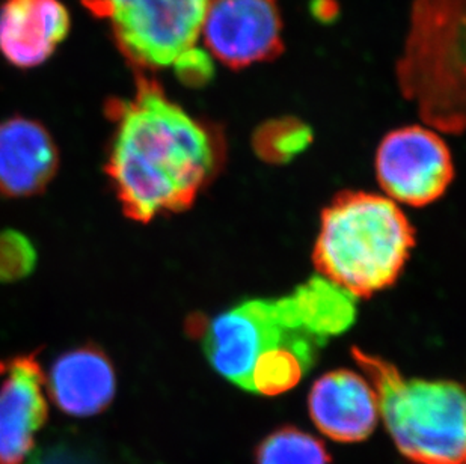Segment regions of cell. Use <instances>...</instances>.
I'll return each mask as SVG.
<instances>
[{"mask_svg":"<svg viewBox=\"0 0 466 464\" xmlns=\"http://www.w3.org/2000/svg\"><path fill=\"white\" fill-rule=\"evenodd\" d=\"M357 317L358 298L316 275L282 298H249L220 312L204 326L201 344L225 380L275 397L298 386Z\"/></svg>","mask_w":466,"mask_h":464,"instance_id":"1","label":"cell"},{"mask_svg":"<svg viewBox=\"0 0 466 464\" xmlns=\"http://www.w3.org/2000/svg\"><path fill=\"white\" fill-rule=\"evenodd\" d=\"M106 115L114 124L106 176L124 215L147 224L187 210L218 163L208 128L139 71L133 96L107 101Z\"/></svg>","mask_w":466,"mask_h":464,"instance_id":"2","label":"cell"},{"mask_svg":"<svg viewBox=\"0 0 466 464\" xmlns=\"http://www.w3.org/2000/svg\"><path fill=\"white\" fill-rule=\"evenodd\" d=\"M414 246V228L396 202L346 192L321 213L312 259L320 277L369 298L399 279Z\"/></svg>","mask_w":466,"mask_h":464,"instance_id":"3","label":"cell"},{"mask_svg":"<svg viewBox=\"0 0 466 464\" xmlns=\"http://www.w3.org/2000/svg\"><path fill=\"white\" fill-rule=\"evenodd\" d=\"M378 397L392 442L414 464H465V392L453 380L408 378L396 365L352 348Z\"/></svg>","mask_w":466,"mask_h":464,"instance_id":"4","label":"cell"},{"mask_svg":"<svg viewBox=\"0 0 466 464\" xmlns=\"http://www.w3.org/2000/svg\"><path fill=\"white\" fill-rule=\"evenodd\" d=\"M465 15L466 0H415L397 64L403 96L445 133H461L465 124Z\"/></svg>","mask_w":466,"mask_h":464,"instance_id":"5","label":"cell"},{"mask_svg":"<svg viewBox=\"0 0 466 464\" xmlns=\"http://www.w3.org/2000/svg\"><path fill=\"white\" fill-rule=\"evenodd\" d=\"M109 23L116 47L137 70L180 68L197 50L208 0H80Z\"/></svg>","mask_w":466,"mask_h":464,"instance_id":"6","label":"cell"},{"mask_svg":"<svg viewBox=\"0 0 466 464\" xmlns=\"http://www.w3.org/2000/svg\"><path fill=\"white\" fill-rule=\"evenodd\" d=\"M376 174L390 199L424 207L440 199L451 185L453 158L438 133L410 126L383 137L376 154Z\"/></svg>","mask_w":466,"mask_h":464,"instance_id":"7","label":"cell"},{"mask_svg":"<svg viewBox=\"0 0 466 464\" xmlns=\"http://www.w3.org/2000/svg\"><path fill=\"white\" fill-rule=\"evenodd\" d=\"M277 0H208L201 35L211 56L240 70L284 52Z\"/></svg>","mask_w":466,"mask_h":464,"instance_id":"8","label":"cell"},{"mask_svg":"<svg viewBox=\"0 0 466 464\" xmlns=\"http://www.w3.org/2000/svg\"><path fill=\"white\" fill-rule=\"evenodd\" d=\"M0 464H23L49 418L36 353L0 360Z\"/></svg>","mask_w":466,"mask_h":464,"instance_id":"9","label":"cell"},{"mask_svg":"<svg viewBox=\"0 0 466 464\" xmlns=\"http://www.w3.org/2000/svg\"><path fill=\"white\" fill-rule=\"evenodd\" d=\"M312 422L335 442H362L378 427V397L369 380L350 369L326 372L309 395Z\"/></svg>","mask_w":466,"mask_h":464,"instance_id":"10","label":"cell"},{"mask_svg":"<svg viewBox=\"0 0 466 464\" xmlns=\"http://www.w3.org/2000/svg\"><path fill=\"white\" fill-rule=\"evenodd\" d=\"M59 148L36 119L11 116L0 123V195L31 197L45 192L59 169Z\"/></svg>","mask_w":466,"mask_h":464,"instance_id":"11","label":"cell"},{"mask_svg":"<svg viewBox=\"0 0 466 464\" xmlns=\"http://www.w3.org/2000/svg\"><path fill=\"white\" fill-rule=\"evenodd\" d=\"M70 29V11L61 0H5L0 55L22 70L35 68L49 61Z\"/></svg>","mask_w":466,"mask_h":464,"instance_id":"12","label":"cell"},{"mask_svg":"<svg viewBox=\"0 0 466 464\" xmlns=\"http://www.w3.org/2000/svg\"><path fill=\"white\" fill-rule=\"evenodd\" d=\"M53 403L68 417L105 412L116 394V374L109 356L96 344L75 347L57 356L46 377Z\"/></svg>","mask_w":466,"mask_h":464,"instance_id":"13","label":"cell"},{"mask_svg":"<svg viewBox=\"0 0 466 464\" xmlns=\"http://www.w3.org/2000/svg\"><path fill=\"white\" fill-rule=\"evenodd\" d=\"M320 439L284 425L268 434L256 449V464H330Z\"/></svg>","mask_w":466,"mask_h":464,"instance_id":"14","label":"cell"},{"mask_svg":"<svg viewBox=\"0 0 466 464\" xmlns=\"http://www.w3.org/2000/svg\"><path fill=\"white\" fill-rule=\"evenodd\" d=\"M256 140L259 156L272 160H289L307 148L311 132L305 124L295 119H281L259 128Z\"/></svg>","mask_w":466,"mask_h":464,"instance_id":"15","label":"cell"},{"mask_svg":"<svg viewBox=\"0 0 466 464\" xmlns=\"http://www.w3.org/2000/svg\"><path fill=\"white\" fill-rule=\"evenodd\" d=\"M38 263V252L31 238L15 231H0V282L11 284L31 277Z\"/></svg>","mask_w":466,"mask_h":464,"instance_id":"16","label":"cell"}]
</instances>
